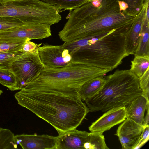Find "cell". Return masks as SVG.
I'll list each match as a JSON object with an SVG mask.
<instances>
[{
    "label": "cell",
    "mask_w": 149,
    "mask_h": 149,
    "mask_svg": "<svg viewBox=\"0 0 149 149\" xmlns=\"http://www.w3.org/2000/svg\"><path fill=\"white\" fill-rule=\"evenodd\" d=\"M14 97L20 105L51 125L59 135L76 129L89 112L78 96L23 88Z\"/></svg>",
    "instance_id": "1"
},
{
    "label": "cell",
    "mask_w": 149,
    "mask_h": 149,
    "mask_svg": "<svg viewBox=\"0 0 149 149\" xmlns=\"http://www.w3.org/2000/svg\"><path fill=\"white\" fill-rule=\"evenodd\" d=\"M135 17L121 11L118 0H87L70 11L58 36L63 41L69 42L114 29L130 28Z\"/></svg>",
    "instance_id": "2"
},
{
    "label": "cell",
    "mask_w": 149,
    "mask_h": 149,
    "mask_svg": "<svg viewBox=\"0 0 149 149\" xmlns=\"http://www.w3.org/2000/svg\"><path fill=\"white\" fill-rule=\"evenodd\" d=\"M130 28L113 30L90 36L61 45L67 49L73 59L84 60L87 64L111 71L129 55L125 46V36Z\"/></svg>",
    "instance_id": "3"
},
{
    "label": "cell",
    "mask_w": 149,
    "mask_h": 149,
    "mask_svg": "<svg viewBox=\"0 0 149 149\" xmlns=\"http://www.w3.org/2000/svg\"><path fill=\"white\" fill-rule=\"evenodd\" d=\"M110 71L88 65L82 60L72 58L62 67L44 68L37 77L24 88L79 97V91L84 83L94 78L104 76Z\"/></svg>",
    "instance_id": "4"
},
{
    "label": "cell",
    "mask_w": 149,
    "mask_h": 149,
    "mask_svg": "<svg viewBox=\"0 0 149 149\" xmlns=\"http://www.w3.org/2000/svg\"><path fill=\"white\" fill-rule=\"evenodd\" d=\"M105 83L95 96L85 102L90 112H106L113 108L126 106L142 95L139 79L130 70H117L104 76Z\"/></svg>",
    "instance_id": "5"
},
{
    "label": "cell",
    "mask_w": 149,
    "mask_h": 149,
    "mask_svg": "<svg viewBox=\"0 0 149 149\" xmlns=\"http://www.w3.org/2000/svg\"><path fill=\"white\" fill-rule=\"evenodd\" d=\"M60 10L40 0L0 1V16L15 18L24 24H44L51 26L61 20Z\"/></svg>",
    "instance_id": "6"
},
{
    "label": "cell",
    "mask_w": 149,
    "mask_h": 149,
    "mask_svg": "<svg viewBox=\"0 0 149 149\" xmlns=\"http://www.w3.org/2000/svg\"><path fill=\"white\" fill-rule=\"evenodd\" d=\"M43 68L38 52L23 54L13 63L10 70L15 75L20 90L37 77Z\"/></svg>",
    "instance_id": "7"
},
{
    "label": "cell",
    "mask_w": 149,
    "mask_h": 149,
    "mask_svg": "<svg viewBox=\"0 0 149 149\" xmlns=\"http://www.w3.org/2000/svg\"><path fill=\"white\" fill-rule=\"evenodd\" d=\"M38 52L44 68H61L67 65L72 59L69 51L61 45L44 44L39 47Z\"/></svg>",
    "instance_id": "8"
},
{
    "label": "cell",
    "mask_w": 149,
    "mask_h": 149,
    "mask_svg": "<svg viewBox=\"0 0 149 149\" xmlns=\"http://www.w3.org/2000/svg\"><path fill=\"white\" fill-rule=\"evenodd\" d=\"M50 26L44 24H23L0 32V38L42 39L51 36Z\"/></svg>",
    "instance_id": "9"
},
{
    "label": "cell",
    "mask_w": 149,
    "mask_h": 149,
    "mask_svg": "<svg viewBox=\"0 0 149 149\" xmlns=\"http://www.w3.org/2000/svg\"><path fill=\"white\" fill-rule=\"evenodd\" d=\"M123 122L115 135L119 138L122 148L135 149L145 126L127 118Z\"/></svg>",
    "instance_id": "10"
},
{
    "label": "cell",
    "mask_w": 149,
    "mask_h": 149,
    "mask_svg": "<svg viewBox=\"0 0 149 149\" xmlns=\"http://www.w3.org/2000/svg\"><path fill=\"white\" fill-rule=\"evenodd\" d=\"M15 137L23 149H56L57 136L23 134Z\"/></svg>",
    "instance_id": "11"
},
{
    "label": "cell",
    "mask_w": 149,
    "mask_h": 149,
    "mask_svg": "<svg viewBox=\"0 0 149 149\" xmlns=\"http://www.w3.org/2000/svg\"><path fill=\"white\" fill-rule=\"evenodd\" d=\"M126 118L125 106L111 109L107 111L89 127L91 132L103 133L123 122Z\"/></svg>",
    "instance_id": "12"
},
{
    "label": "cell",
    "mask_w": 149,
    "mask_h": 149,
    "mask_svg": "<svg viewBox=\"0 0 149 149\" xmlns=\"http://www.w3.org/2000/svg\"><path fill=\"white\" fill-rule=\"evenodd\" d=\"M149 0H145L143 7L135 17L130 29L125 36V46L127 53L134 55L141 36L143 22L146 17V9Z\"/></svg>",
    "instance_id": "13"
},
{
    "label": "cell",
    "mask_w": 149,
    "mask_h": 149,
    "mask_svg": "<svg viewBox=\"0 0 149 149\" xmlns=\"http://www.w3.org/2000/svg\"><path fill=\"white\" fill-rule=\"evenodd\" d=\"M88 133L75 129L57 136L56 149H85L88 141Z\"/></svg>",
    "instance_id": "14"
},
{
    "label": "cell",
    "mask_w": 149,
    "mask_h": 149,
    "mask_svg": "<svg viewBox=\"0 0 149 149\" xmlns=\"http://www.w3.org/2000/svg\"><path fill=\"white\" fill-rule=\"evenodd\" d=\"M149 104V100L144 96L142 95L138 96L125 107L126 118L145 126L144 121V115L147 105Z\"/></svg>",
    "instance_id": "15"
},
{
    "label": "cell",
    "mask_w": 149,
    "mask_h": 149,
    "mask_svg": "<svg viewBox=\"0 0 149 149\" xmlns=\"http://www.w3.org/2000/svg\"><path fill=\"white\" fill-rule=\"evenodd\" d=\"M105 83L104 76L96 77L87 81L80 88L79 95L80 98L85 102L91 99L100 91Z\"/></svg>",
    "instance_id": "16"
},
{
    "label": "cell",
    "mask_w": 149,
    "mask_h": 149,
    "mask_svg": "<svg viewBox=\"0 0 149 149\" xmlns=\"http://www.w3.org/2000/svg\"><path fill=\"white\" fill-rule=\"evenodd\" d=\"M135 56H149V23L146 17Z\"/></svg>",
    "instance_id": "17"
},
{
    "label": "cell",
    "mask_w": 149,
    "mask_h": 149,
    "mask_svg": "<svg viewBox=\"0 0 149 149\" xmlns=\"http://www.w3.org/2000/svg\"><path fill=\"white\" fill-rule=\"evenodd\" d=\"M149 56H135L131 61L130 70L139 78L149 68Z\"/></svg>",
    "instance_id": "18"
},
{
    "label": "cell",
    "mask_w": 149,
    "mask_h": 149,
    "mask_svg": "<svg viewBox=\"0 0 149 149\" xmlns=\"http://www.w3.org/2000/svg\"><path fill=\"white\" fill-rule=\"evenodd\" d=\"M29 38H0V52L21 50Z\"/></svg>",
    "instance_id": "19"
},
{
    "label": "cell",
    "mask_w": 149,
    "mask_h": 149,
    "mask_svg": "<svg viewBox=\"0 0 149 149\" xmlns=\"http://www.w3.org/2000/svg\"><path fill=\"white\" fill-rule=\"evenodd\" d=\"M85 149H108L103 133L91 132L88 133V141L84 145Z\"/></svg>",
    "instance_id": "20"
},
{
    "label": "cell",
    "mask_w": 149,
    "mask_h": 149,
    "mask_svg": "<svg viewBox=\"0 0 149 149\" xmlns=\"http://www.w3.org/2000/svg\"><path fill=\"white\" fill-rule=\"evenodd\" d=\"M14 134L9 129L0 127V149L17 148Z\"/></svg>",
    "instance_id": "21"
},
{
    "label": "cell",
    "mask_w": 149,
    "mask_h": 149,
    "mask_svg": "<svg viewBox=\"0 0 149 149\" xmlns=\"http://www.w3.org/2000/svg\"><path fill=\"white\" fill-rule=\"evenodd\" d=\"M24 53L21 50L0 52V69L10 70L13 63Z\"/></svg>",
    "instance_id": "22"
},
{
    "label": "cell",
    "mask_w": 149,
    "mask_h": 149,
    "mask_svg": "<svg viewBox=\"0 0 149 149\" xmlns=\"http://www.w3.org/2000/svg\"><path fill=\"white\" fill-rule=\"evenodd\" d=\"M60 10L71 11L81 6L87 0H40Z\"/></svg>",
    "instance_id": "23"
},
{
    "label": "cell",
    "mask_w": 149,
    "mask_h": 149,
    "mask_svg": "<svg viewBox=\"0 0 149 149\" xmlns=\"http://www.w3.org/2000/svg\"><path fill=\"white\" fill-rule=\"evenodd\" d=\"M0 84L11 91L20 90L15 75L10 70L0 69Z\"/></svg>",
    "instance_id": "24"
},
{
    "label": "cell",
    "mask_w": 149,
    "mask_h": 149,
    "mask_svg": "<svg viewBox=\"0 0 149 149\" xmlns=\"http://www.w3.org/2000/svg\"><path fill=\"white\" fill-rule=\"evenodd\" d=\"M24 24L19 20L8 16H0V32Z\"/></svg>",
    "instance_id": "25"
},
{
    "label": "cell",
    "mask_w": 149,
    "mask_h": 149,
    "mask_svg": "<svg viewBox=\"0 0 149 149\" xmlns=\"http://www.w3.org/2000/svg\"><path fill=\"white\" fill-rule=\"evenodd\" d=\"M125 3L128 6L126 13L136 16L141 11L145 0H118Z\"/></svg>",
    "instance_id": "26"
},
{
    "label": "cell",
    "mask_w": 149,
    "mask_h": 149,
    "mask_svg": "<svg viewBox=\"0 0 149 149\" xmlns=\"http://www.w3.org/2000/svg\"><path fill=\"white\" fill-rule=\"evenodd\" d=\"M149 68H148L139 79L140 87L142 94L148 100L149 95Z\"/></svg>",
    "instance_id": "27"
},
{
    "label": "cell",
    "mask_w": 149,
    "mask_h": 149,
    "mask_svg": "<svg viewBox=\"0 0 149 149\" xmlns=\"http://www.w3.org/2000/svg\"><path fill=\"white\" fill-rule=\"evenodd\" d=\"M27 40L24 44L21 50L25 53H35L38 52V49L42 44H37Z\"/></svg>",
    "instance_id": "28"
},
{
    "label": "cell",
    "mask_w": 149,
    "mask_h": 149,
    "mask_svg": "<svg viewBox=\"0 0 149 149\" xmlns=\"http://www.w3.org/2000/svg\"><path fill=\"white\" fill-rule=\"evenodd\" d=\"M149 139V125L145 126L140 137L138 143L135 149L142 147L148 140Z\"/></svg>",
    "instance_id": "29"
},
{
    "label": "cell",
    "mask_w": 149,
    "mask_h": 149,
    "mask_svg": "<svg viewBox=\"0 0 149 149\" xmlns=\"http://www.w3.org/2000/svg\"><path fill=\"white\" fill-rule=\"evenodd\" d=\"M118 3L120 10L123 12L126 13L128 8L127 5L123 1H118Z\"/></svg>",
    "instance_id": "30"
},
{
    "label": "cell",
    "mask_w": 149,
    "mask_h": 149,
    "mask_svg": "<svg viewBox=\"0 0 149 149\" xmlns=\"http://www.w3.org/2000/svg\"><path fill=\"white\" fill-rule=\"evenodd\" d=\"M146 114L144 118V121L145 126L149 125V104L147 105L146 110Z\"/></svg>",
    "instance_id": "31"
},
{
    "label": "cell",
    "mask_w": 149,
    "mask_h": 149,
    "mask_svg": "<svg viewBox=\"0 0 149 149\" xmlns=\"http://www.w3.org/2000/svg\"><path fill=\"white\" fill-rule=\"evenodd\" d=\"M2 93H3V91L1 90H0V96Z\"/></svg>",
    "instance_id": "32"
},
{
    "label": "cell",
    "mask_w": 149,
    "mask_h": 149,
    "mask_svg": "<svg viewBox=\"0 0 149 149\" xmlns=\"http://www.w3.org/2000/svg\"><path fill=\"white\" fill-rule=\"evenodd\" d=\"M9 0H0V1H9Z\"/></svg>",
    "instance_id": "33"
}]
</instances>
